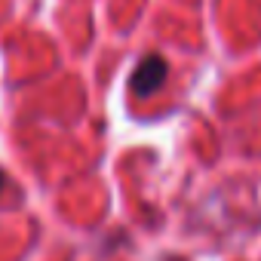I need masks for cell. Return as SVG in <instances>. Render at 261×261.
Listing matches in <instances>:
<instances>
[{
    "label": "cell",
    "mask_w": 261,
    "mask_h": 261,
    "mask_svg": "<svg viewBox=\"0 0 261 261\" xmlns=\"http://www.w3.org/2000/svg\"><path fill=\"white\" fill-rule=\"evenodd\" d=\"M4 185H7V178H4V172H0V191H4Z\"/></svg>",
    "instance_id": "2"
},
{
    "label": "cell",
    "mask_w": 261,
    "mask_h": 261,
    "mask_svg": "<svg viewBox=\"0 0 261 261\" xmlns=\"http://www.w3.org/2000/svg\"><path fill=\"white\" fill-rule=\"evenodd\" d=\"M166 74H169L166 59H160V56H148V59H142L139 68L133 71L129 89H133V95H139V98H148V95H154V92L166 83Z\"/></svg>",
    "instance_id": "1"
}]
</instances>
